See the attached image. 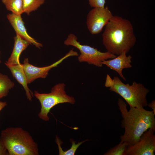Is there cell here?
I'll use <instances>...</instances> for the list:
<instances>
[{"label":"cell","instance_id":"1","mask_svg":"<svg viewBox=\"0 0 155 155\" xmlns=\"http://www.w3.org/2000/svg\"><path fill=\"white\" fill-rule=\"evenodd\" d=\"M102 43L107 52L116 55L128 53L135 44L133 26L128 20L113 16L105 26Z\"/></svg>","mask_w":155,"mask_h":155},{"label":"cell","instance_id":"2","mask_svg":"<svg viewBox=\"0 0 155 155\" xmlns=\"http://www.w3.org/2000/svg\"><path fill=\"white\" fill-rule=\"evenodd\" d=\"M118 104L123 119L122 127L125 129L124 134L121 137V141L128 146L133 145L148 129H155V114L152 111L133 107H130L128 111L126 103L120 98Z\"/></svg>","mask_w":155,"mask_h":155},{"label":"cell","instance_id":"3","mask_svg":"<svg viewBox=\"0 0 155 155\" xmlns=\"http://www.w3.org/2000/svg\"><path fill=\"white\" fill-rule=\"evenodd\" d=\"M1 138L8 155H38L37 144L29 133L20 127H10L2 130Z\"/></svg>","mask_w":155,"mask_h":155},{"label":"cell","instance_id":"4","mask_svg":"<svg viewBox=\"0 0 155 155\" xmlns=\"http://www.w3.org/2000/svg\"><path fill=\"white\" fill-rule=\"evenodd\" d=\"M104 85L110 91L121 96L130 107L140 108L147 106L146 96L150 91L140 83L134 82L131 85L125 84L118 77L112 79L107 74Z\"/></svg>","mask_w":155,"mask_h":155},{"label":"cell","instance_id":"5","mask_svg":"<svg viewBox=\"0 0 155 155\" xmlns=\"http://www.w3.org/2000/svg\"><path fill=\"white\" fill-rule=\"evenodd\" d=\"M65 87L64 83H60L55 85L51 92L48 93H40L37 91H34V95L39 100L41 105L40 111L38 114L40 118L46 121H49L48 114L51 109L58 104L75 103L74 98L66 94Z\"/></svg>","mask_w":155,"mask_h":155},{"label":"cell","instance_id":"6","mask_svg":"<svg viewBox=\"0 0 155 155\" xmlns=\"http://www.w3.org/2000/svg\"><path fill=\"white\" fill-rule=\"evenodd\" d=\"M78 38L73 33L70 34L64 42L66 46H73L80 51V54L78 57L80 62H86L89 64L101 67L102 61L114 58L117 55L108 52H101L96 48L82 44L78 41Z\"/></svg>","mask_w":155,"mask_h":155},{"label":"cell","instance_id":"7","mask_svg":"<svg viewBox=\"0 0 155 155\" xmlns=\"http://www.w3.org/2000/svg\"><path fill=\"white\" fill-rule=\"evenodd\" d=\"M113 16L107 6L93 8L87 16L86 24L88 30L92 35L100 33Z\"/></svg>","mask_w":155,"mask_h":155},{"label":"cell","instance_id":"8","mask_svg":"<svg viewBox=\"0 0 155 155\" xmlns=\"http://www.w3.org/2000/svg\"><path fill=\"white\" fill-rule=\"evenodd\" d=\"M78 55V53L72 49L63 57L52 64L41 67H37L32 65L29 63L28 58H25L22 65L28 84L31 83L38 78H46L50 70L57 67L65 59L71 56Z\"/></svg>","mask_w":155,"mask_h":155},{"label":"cell","instance_id":"9","mask_svg":"<svg viewBox=\"0 0 155 155\" xmlns=\"http://www.w3.org/2000/svg\"><path fill=\"white\" fill-rule=\"evenodd\" d=\"M155 129H149L142 135L137 142L128 146L125 155H154L155 151Z\"/></svg>","mask_w":155,"mask_h":155},{"label":"cell","instance_id":"10","mask_svg":"<svg viewBox=\"0 0 155 155\" xmlns=\"http://www.w3.org/2000/svg\"><path fill=\"white\" fill-rule=\"evenodd\" d=\"M21 15L9 13L7 15V18L16 34L28 41L30 44L40 49L42 47V44L38 42L28 34Z\"/></svg>","mask_w":155,"mask_h":155},{"label":"cell","instance_id":"11","mask_svg":"<svg viewBox=\"0 0 155 155\" xmlns=\"http://www.w3.org/2000/svg\"><path fill=\"white\" fill-rule=\"evenodd\" d=\"M127 53L123 52L112 59L103 61L102 65H106L110 69L116 71L124 80L126 79L122 73L123 69L131 68L132 57L130 55L127 56Z\"/></svg>","mask_w":155,"mask_h":155},{"label":"cell","instance_id":"12","mask_svg":"<svg viewBox=\"0 0 155 155\" xmlns=\"http://www.w3.org/2000/svg\"><path fill=\"white\" fill-rule=\"evenodd\" d=\"M5 64L10 70L13 76L23 87L27 98L32 101L33 94L28 86L27 79L22 64H12L6 61Z\"/></svg>","mask_w":155,"mask_h":155},{"label":"cell","instance_id":"13","mask_svg":"<svg viewBox=\"0 0 155 155\" xmlns=\"http://www.w3.org/2000/svg\"><path fill=\"white\" fill-rule=\"evenodd\" d=\"M14 39L13 49L10 57L6 61L11 64H18L20 63L19 59L21 54L30 44L28 41L16 34Z\"/></svg>","mask_w":155,"mask_h":155},{"label":"cell","instance_id":"14","mask_svg":"<svg viewBox=\"0 0 155 155\" xmlns=\"http://www.w3.org/2000/svg\"><path fill=\"white\" fill-rule=\"evenodd\" d=\"M6 9L11 13L21 15L23 13V0H1Z\"/></svg>","mask_w":155,"mask_h":155},{"label":"cell","instance_id":"15","mask_svg":"<svg viewBox=\"0 0 155 155\" xmlns=\"http://www.w3.org/2000/svg\"><path fill=\"white\" fill-rule=\"evenodd\" d=\"M14 86V83L7 75L0 73V99L7 96Z\"/></svg>","mask_w":155,"mask_h":155},{"label":"cell","instance_id":"16","mask_svg":"<svg viewBox=\"0 0 155 155\" xmlns=\"http://www.w3.org/2000/svg\"><path fill=\"white\" fill-rule=\"evenodd\" d=\"M45 2V0H23V13L28 15L37 10Z\"/></svg>","mask_w":155,"mask_h":155},{"label":"cell","instance_id":"17","mask_svg":"<svg viewBox=\"0 0 155 155\" xmlns=\"http://www.w3.org/2000/svg\"><path fill=\"white\" fill-rule=\"evenodd\" d=\"M87 140L83 141L81 142H79L78 144H75V142L71 139L70 141L72 144L71 148L65 151H64L61 147L59 140L58 137L56 136V141L58 146L59 154V155H74L78 147L81 144Z\"/></svg>","mask_w":155,"mask_h":155},{"label":"cell","instance_id":"18","mask_svg":"<svg viewBox=\"0 0 155 155\" xmlns=\"http://www.w3.org/2000/svg\"><path fill=\"white\" fill-rule=\"evenodd\" d=\"M128 146L125 142H120L118 145L106 152L105 155H125Z\"/></svg>","mask_w":155,"mask_h":155},{"label":"cell","instance_id":"19","mask_svg":"<svg viewBox=\"0 0 155 155\" xmlns=\"http://www.w3.org/2000/svg\"><path fill=\"white\" fill-rule=\"evenodd\" d=\"M89 4L93 8L104 7L105 0H88Z\"/></svg>","mask_w":155,"mask_h":155},{"label":"cell","instance_id":"20","mask_svg":"<svg viewBox=\"0 0 155 155\" xmlns=\"http://www.w3.org/2000/svg\"><path fill=\"white\" fill-rule=\"evenodd\" d=\"M8 155L7 150L0 136V155Z\"/></svg>","mask_w":155,"mask_h":155},{"label":"cell","instance_id":"21","mask_svg":"<svg viewBox=\"0 0 155 155\" xmlns=\"http://www.w3.org/2000/svg\"><path fill=\"white\" fill-rule=\"evenodd\" d=\"M147 106L152 108V111L154 114H155V101L154 100L152 101L150 103L148 104Z\"/></svg>","mask_w":155,"mask_h":155},{"label":"cell","instance_id":"22","mask_svg":"<svg viewBox=\"0 0 155 155\" xmlns=\"http://www.w3.org/2000/svg\"><path fill=\"white\" fill-rule=\"evenodd\" d=\"M7 105V103L5 102L0 101V112Z\"/></svg>","mask_w":155,"mask_h":155},{"label":"cell","instance_id":"23","mask_svg":"<svg viewBox=\"0 0 155 155\" xmlns=\"http://www.w3.org/2000/svg\"><path fill=\"white\" fill-rule=\"evenodd\" d=\"M1 61L0 60V63H1Z\"/></svg>","mask_w":155,"mask_h":155}]
</instances>
